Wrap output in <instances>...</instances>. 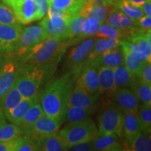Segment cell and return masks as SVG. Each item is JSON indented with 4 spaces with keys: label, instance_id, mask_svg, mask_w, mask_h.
<instances>
[{
    "label": "cell",
    "instance_id": "cell-1",
    "mask_svg": "<svg viewBox=\"0 0 151 151\" xmlns=\"http://www.w3.org/2000/svg\"><path fill=\"white\" fill-rule=\"evenodd\" d=\"M75 79L74 74L69 71L47 85L39 96L45 115L64 120Z\"/></svg>",
    "mask_w": 151,
    "mask_h": 151
},
{
    "label": "cell",
    "instance_id": "cell-2",
    "mask_svg": "<svg viewBox=\"0 0 151 151\" xmlns=\"http://www.w3.org/2000/svg\"><path fill=\"white\" fill-rule=\"evenodd\" d=\"M65 48V41L48 37L32 48L29 53L22 58V66L37 65L45 67L48 71H52Z\"/></svg>",
    "mask_w": 151,
    "mask_h": 151
},
{
    "label": "cell",
    "instance_id": "cell-3",
    "mask_svg": "<svg viewBox=\"0 0 151 151\" xmlns=\"http://www.w3.org/2000/svg\"><path fill=\"white\" fill-rule=\"evenodd\" d=\"M45 67L37 65H24L19 68L15 86L23 98L38 95V90L48 73Z\"/></svg>",
    "mask_w": 151,
    "mask_h": 151
},
{
    "label": "cell",
    "instance_id": "cell-4",
    "mask_svg": "<svg viewBox=\"0 0 151 151\" xmlns=\"http://www.w3.org/2000/svg\"><path fill=\"white\" fill-rule=\"evenodd\" d=\"M58 135L68 148L82 141L94 140L98 137V129L91 118L77 122H70L58 131Z\"/></svg>",
    "mask_w": 151,
    "mask_h": 151
},
{
    "label": "cell",
    "instance_id": "cell-5",
    "mask_svg": "<svg viewBox=\"0 0 151 151\" xmlns=\"http://www.w3.org/2000/svg\"><path fill=\"white\" fill-rule=\"evenodd\" d=\"M123 112L116 104L112 102L101 111L98 117V136L110 134L122 135Z\"/></svg>",
    "mask_w": 151,
    "mask_h": 151
},
{
    "label": "cell",
    "instance_id": "cell-6",
    "mask_svg": "<svg viewBox=\"0 0 151 151\" xmlns=\"http://www.w3.org/2000/svg\"><path fill=\"white\" fill-rule=\"evenodd\" d=\"M48 37L46 31L40 25L22 27L14 52L18 57L23 58L29 53L32 48L46 40Z\"/></svg>",
    "mask_w": 151,
    "mask_h": 151
},
{
    "label": "cell",
    "instance_id": "cell-7",
    "mask_svg": "<svg viewBox=\"0 0 151 151\" xmlns=\"http://www.w3.org/2000/svg\"><path fill=\"white\" fill-rule=\"evenodd\" d=\"M97 39L94 37L84 39L78 46L71 50L67 58V65L76 77H78L81 69L88 61L90 52Z\"/></svg>",
    "mask_w": 151,
    "mask_h": 151
},
{
    "label": "cell",
    "instance_id": "cell-8",
    "mask_svg": "<svg viewBox=\"0 0 151 151\" xmlns=\"http://www.w3.org/2000/svg\"><path fill=\"white\" fill-rule=\"evenodd\" d=\"M63 121L64 120L60 118L43 115L38 119L29 129L24 132L23 135L27 136L35 141L43 136L57 134L61 127Z\"/></svg>",
    "mask_w": 151,
    "mask_h": 151
},
{
    "label": "cell",
    "instance_id": "cell-9",
    "mask_svg": "<svg viewBox=\"0 0 151 151\" xmlns=\"http://www.w3.org/2000/svg\"><path fill=\"white\" fill-rule=\"evenodd\" d=\"M1 1L11 9L21 24H27L37 20L34 0H1Z\"/></svg>",
    "mask_w": 151,
    "mask_h": 151
},
{
    "label": "cell",
    "instance_id": "cell-10",
    "mask_svg": "<svg viewBox=\"0 0 151 151\" xmlns=\"http://www.w3.org/2000/svg\"><path fill=\"white\" fill-rule=\"evenodd\" d=\"M70 18L56 16H46L41 20L39 25L44 29L48 37H55L66 41L69 35L68 26Z\"/></svg>",
    "mask_w": 151,
    "mask_h": 151
},
{
    "label": "cell",
    "instance_id": "cell-11",
    "mask_svg": "<svg viewBox=\"0 0 151 151\" xmlns=\"http://www.w3.org/2000/svg\"><path fill=\"white\" fill-rule=\"evenodd\" d=\"M21 24H0V52H14L21 34Z\"/></svg>",
    "mask_w": 151,
    "mask_h": 151
},
{
    "label": "cell",
    "instance_id": "cell-12",
    "mask_svg": "<svg viewBox=\"0 0 151 151\" xmlns=\"http://www.w3.org/2000/svg\"><path fill=\"white\" fill-rule=\"evenodd\" d=\"M78 76L76 85L90 93H99L98 69L94 64L87 61Z\"/></svg>",
    "mask_w": 151,
    "mask_h": 151
},
{
    "label": "cell",
    "instance_id": "cell-13",
    "mask_svg": "<svg viewBox=\"0 0 151 151\" xmlns=\"http://www.w3.org/2000/svg\"><path fill=\"white\" fill-rule=\"evenodd\" d=\"M111 99L122 112L134 111L139 108V99L134 92L129 88H118L111 92Z\"/></svg>",
    "mask_w": 151,
    "mask_h": 151
},
{
    "label": "cell",
    "instance_id": "cell-14",
    "mask_svg": "<svg viewBox=\"0 0 151 151\" xmlns=\"http://www.w3.org/2000/svg\"><path fill=\"white\" fill-rule=\"evenodd\" d=\"M100 93H90L76 84L72 90L68 101V106H77L84 109H95Z\"/></svg>",
    "mask_w": 151,
    "mask_h": 151
},
{
    "label": "cell",
    "instance_id": "cell-15",
    "mask_svg": "<svg viewBox=\"0 0 151 151\" xmlns=\"http://www.w3.org/2000/svg\"><path fill=\"white\" fill-rule=\"evenodd\" d=\"M97 67H107L116 68L119 66L124 65L123 55L120 45L119 44L116 48L106 50L99 55L91 60H88Z\"/></svg>",
    "mask_w": 151,
    "mask_h": 151
},
{
    "label": "cell",
    "instance_id": "cell-16",
    "mask_svg": "<svg viewBox=\"0 0 151 151\" xmlns=\"http://www.w3.org/2000/svg\"><path fill=\"white\" fill-rule=\"evenodd\" d=\"M19 68L14 62H9L4 65L0 71V100L16 83Z\"/></svg>",
    "mask_w": 151,
    "mask_h": 151
},
{
    "label": "cell",
    "instance_id": "cell-17",
    "mask_svg": "<svg viewBox=\"0 0 151 151\" xmlns=\"http://www.w3.org/2000/svg\"><path fill=\"white\" fill-rule=\"evenodd\" d=\"M104 23L121 29H132L138 27L137 21L130 18L115 6L109 11Z\"/></svg>",
    "mask_w": 151,
    "mask_h": 151
},
{
    "label": "cell",
    "instance_id": "cell-18",
    "mask_svg": "<svg viewBox=\"0 0 151 151\" xmlns=\"http://www.w3.org/2000/svg\"><path fill=\"white\" fill-rule=\"evenodd\" d=\"M38 101H39V98L38 95L32 98H23L22 101L14 109L4 111L6 119L8 120L11 123L18 126L30 107L35 104L37 103Z\"/></svg>",
    "mask_w": 151,
    "mask_h": 151
},
{
    "label": "cell",
    "instance_id": "cell-19",
    "mask_svg": "<svg viewBox=\"0 0 151 151\" xmlns=\"http://www.w3.org/2000/svg\"><path fill=\"white\" fill-rule=\"evenodd\" d=\"M113 6L110 4H98L87 0L78 14L86 18H93L104 23L106 17Z\"/></svg>",
    "mask_w": 151,
    "mask_h": 151
},
{
    "label": "cell",
    "instance_id": "cell-20",
    "mask_svg": "<svg viewBox=\"0 0 151 151\" xmlns=\"http://www.w3.org/2000/svg\"><path fill=\"white\" fill-rule=\"evenodd\" d=\"M141 132L138 122L137 112H123L122 135L125 138L128 143L131 142Z\"/></svg>",
    "mask_w": 151,
    "mask_h": 151
},
{
    "label": "cell",
    "instance_id": "cell-21",
    "mask_svg": "<svg viewBox=\"0 0 151 151\" xmlns=\"http://www.w3.org/2000/svg\"><path fill=\"white\" fill-rule=\"evenodd\" d=\"M38 150L42 151H64L69 150L67 144L58 134H52L43 136L35 141Z\"/></svg>",
    "mask_w": 151,
    "mask_h": 151
},
{
    "label": "cell",
    "instance_id": "cell-22",
    "mask_svg": "<svg viewBox=\"0 0 151 151\" xmlns=\"http://www.w3.org/2000/svg\"><path fill=\"white\" fill-rule=\"evenodd\" d=\"M86 19L85 17L81 16L78 13L71 16L68 26L69 35L67 41H65L66 48L81 42V37L82 35L83 24Z\"/></svg>",
    "mask_w": 151,
    "mask_h": 151
},
{
    "label": "cell",
    "instance_id": "cell-23",
    "mask_svg": "<svg viewBox=\"0 0 151 151\" xmlns=\"http://www.w3.org/2000/svg\"><path fill=\"white\" fill-rule=\"evenodd\" d=\"M94 150L120 151L123 150L120 138L117 134L98 136L93 140Z\"/></svg>",
    "mask_w": 151,
    "mask_h": 151
},
{
    "label": "cell",
    "instance_id": "cell-24",
    "mask_svg": "<svg viewBox=\"0 0 151 151\" xmlns=\"http://www.w3.org/2000/svg\"><path fill=\"white\" fill-rule=\"evenodd\" d=\"M119 44L122 48L124 65L132 74L136 76H139L143 63L138 59L129 50L125 40H120Z\"/></svg>",
    "mask_w": 151,
    "mask_h": 151
},
{
    "label": "cell",
    "instance_id": "cell-25",
    "mask_svg": "<svg viewBox=\"0 0 151 151\" xmlns=\"http://www.w3.org/2000/svg\"><path fill=\"white\" fill-rule=\"evenodd\" d=\"M99 78V92L100 94L112 92L115 90L113 68L97 67Z\"/></svg>",
    "mask_w": 151,
    "mask_h": 151
},
{
    "label": "cell",
    "instance_id": "cell-26",
    "mask_svg": "<svg viewBox=\"0 0 151 151\" xmlns=\"http://www.w3.org/2000/svg\"><path fill=\"white\" fill-rule=\"evenodd\" d=\"M115 89L131 88L132 83L137 78L128 71L124 65H121L113 69Z\"/></svg>",
    "mask_w": 151,
    "mask_h": 151
},
{
    "label": "cell",
    "instance_id": "cell-27",
    "mask_svg": "<svg viewBox=\"0 0 151 151\" xmlns=\"http://www.w3.org/2000/svg\"><path fill=\"white\" fill-rule=\"evenodd\" d=\"M135 29V28H134ZM132 29H121L113 27L106 23H102L100 26L95 37L97 38H113V39H126L131 37L133 32Z\"/></svg>",
    "mask_w": 151,
    "mask_h": 151
},
{
    "label": "cell",
    "instance_id": "cell-28",
    "mask_svg": "<svg viewBox=\"0 0 151 151\" xmlns=\"http://www.w3.org/2000/svg\"><path fill=\"white\" fill-rule=\"evenodd\" d=\"M95 109H84L77 106H68L66 110L64 120L68 123L83 121L90 118Z\"/></svg>",
    "mask_w": 151,
    "mask_h": 151
},
{
    "label": "cell",
    "instance_id": "cell-29",
    "mask_svg": "<svg viewBox=\"0 0 151 151\" xmlns=\"http://www.w3.org/2000/svg\"><path fill=\"white\" fill-rule=\"evenodd\" d=\"M43 115L45 114L42 109V107L40 104V102L38 101L37 103L35 104L30 107L27 112L24 116L23 118L22 119L21 122H20L18 126L21 128L24 133V132L29 129L38 119L42 117Z\"/></svg>",
    "mask_w": 151,
    "mask_h": 151
},
{
    "label": "cell",
    "instance_id": "cell-30",
    "mask_svg": "<svg viewBox=\"0 0 151 151\" xmlns=\"http://www.w3.org/2000/svg\"><path fill=\"white\" fill-rule=\"evenodd\" d=\"M120 39L113 38H97L94 41L91 51L90 52L88 60H91L99 55L106 50L116 48L120 43Z\"/></svg>",
    "mask_w": 151,
    "mask_h": 151
},
{
    "label": "cell",
    "instance_id": "cell-31",
    "mask_svg": "<svg viewBox=\"0 0 151 151\" xmlns=\"http://www.w3.org/2000/svg\"><path fill=\"white\" fill-rule=\"evenodd\" d=\"M137 77L132 85V90L142 104L151 106V85L143 83L139 77L137 80Z\"/></svg>",
    "mask_w": 151,
    "mask_h": 151
},
{
    "label": "cell",
    "instance_id": "cell-32",
    "mask_svg": "<svg viewBox=\"0 0 151 151\" xmlns=\"http://www.w3.org/2000/svg\"><path fill=\"white\" fill-rule=\"evenodd\" d=\"M23 99L22 94L17 89L15 84L0 100V106L4 111L14 109Z\"/></svg>",
    "mask_w": 151,
    "mask_h": 151
},
{
    "label": "cell",
    "instance_id": "cell-33",
    "mask_svg": "<svg viewBox=\"0 0 151 151\" xmlns=\"http://www.w3.org/2000/svg\"><path fill=\"white\" fill-rule=\"evenodd\" d=\"M137 118L141 132L146 135H150L151 132V108L142 104L137 110Z\"/></svg>",
    "mask_w": 151,
    "mask_h": 151
},
{
    "label": "cell",
    "instance_id": "cell-34",
    "mask_svg": "<svg viewBox=\"0 0 151 151\" xmlns=\"http://www.w3.org/2000/svg\"><path fill=\"white\" fill-rule=\"evenodd\" d=\"M87 0H48L50 5L72 14L79 12Z\"/></svg>",
    "mask_w": 151,
    "mask_h": 151
},
{
    "label": "cell",
    "instance_id": "cell-35",
    "mask_svg": "<svg viewBox=\"0 0 151 151\" xmlns=\"http://www.w3.org/2000/svg\"><path fill=\"white\" fill-rule=\"evenodd\" d=\"M113 6L116 7L123 14L127 15L135 21H138L141 17L144 16L141 8L132 5L127 0H117Z\"/></svg>",
    "mask_w": 151,
    "mask_h": 151
},
{
    "label": "cell",
    "instance_id": "cell-36",
    "mask_svg": "<svg viewBox=\"0 0 151 151\" xmlns=\"http://www.w3.org/2000/svg\"><path fill=\"white\" fill-rule=\"evenodd\" d=\"M23 135V132L19 126L13 123L0 125V141H9L18 139Z\"/></svg>",
    "mask_w": 151,
    "mask_h": 151
},
{
    "label": "cell",
    "instance_id": "cell-37",
    "mask_svg": "<svg viewBox=\"0 0 151 151\" xmlns=\"http://www.w3.org/2000/svg\"><path fill=\"white\" fill-rule=\"evenodd\" d=\"M128 144L129 150L132 151H150L151 150L150 136L144 134L142 132Z\"/></svg>",
    "mask_w": 151,
    "mask_h": 151
},
{
    "label": "cell",
    "instance_id": "cell-38",
    "mask_svg": "<svg viewBox=\"0 0 151 151\" xmlns=\"http://www.w3.org/2000/svg\"><path fill=\"white\" fill-rule=\"evenodd\" d=\"M102 23L93 18H87L84 22L83 33L81 37V41L88 38L95 37L100 26Z\"/></svg>",
    "mask_w": 151,
    "mask_h": 151
},
{
    "label": "cell",
    "instance_id": "cell-39",
    "mask_svg": "<svg viewBox=\"0 0 151 151\" xmlns=\"http://www.w3.org/2000/svg\"><path fill=\"white\" fill-rule=\"evenodd\" d=\"M20 22L7 5L2 1L0 2V24H16Z\"/></svg>",
    "mask_w": 151,
    "mask_h": 151
},
{
    "label": "cell",
    "instance_id": "cell-40",
    "mask_svg": "<svg viewBox=\"0 0 151 151\" xmlns=\"http://www.w3.org/2000/svg\"><path fill=\"white\" fill-rule=\"evenodd\" d=\"M16 151H38V147L32 139L27 136L22 135L19 139Z\"/></svg>",
    "mask_w": 151,
    "mask_h": 151
},
{
    "label": "cell",
    "instance_id": "cell-41",
    "mask_svg": "<svg viewBox=\"0 0 151 151\" xmlns=\"http://www.w3.org/2000/svg\"><path fill=\"white\" fill-rule=\"evenodd\" d=\"M126 43H127L128 48H129V50L133 52V54L137 57V58L140 60L141 62H142L143 63H145V62H151V60L148 58V56L147 55V54L143 50H141V49L139 48L137 45H136L135 43L130 42V41L125 40Z\"/></svg>",
    "mask_w": 151,
    "mask_h": 151
},
{
    "label": "cell",
    "instance_id": "cell-42",
    "mask_svg": "<svg viewBox=\"0 0 151 151\" xmlns=\"http://www.w3.org/2000/svg\"><path fill=\"white\" fill-rule=\"evenodd\" d=\"M35 1L36 11H37V20H41L46 16L48 13L49 4L48 0H34Z\"/></svg>",
    "mask_w": 151,
    "mask_h": 151
},
{
    "label": "cell",
    "instance_id": "cell-43",
    "mask_svg": "<svg viewBox=\"0 0 151 151\" xmlns=\"http://www.w3.org/2000/svg\"><path fill=\"white\" fill-rule=\"evenodd\" d=\"M139 78L145 83L151 85V65L150 62H147L143 63L141 68Z\"/></svg>",
    "mask_w": 151,
    "mask_h": 151
},
{
    "label": "cell",
    "instance_id": "cell-44",
    "mask_svg": "<svg viewBox=\"0 0 151 151\" xmlns=\"http://www.w3.org/2000/svg\"><path fill=\"white\" fill-rule=\"evenodd\" d=\"M71 151H92L94 150L93 140L85 141L73 145L69 149Z\"/></svg>",
    "mask_w": 151,
    "mask_h": 151
},
{
    "label": "cell",
    "instance_id": "cell-45",
    "mask_svg": "<svg viewBox=\"0 0 151 151\" xmlns=\"http://www.w3.org/2000/svg\"><path fill=\"white\" fill-rule=\"evenodd\" d=\"M19 139L20 137L9 141H0V151H16Z\"/></svg>",
    "mask_w": 151,
    "mask_h": 151
},
{
    "label": "cell",
    "instance_id": "cell-46",
    "mask_svg": "<svg viewBox=\"0 0 151 151\" xmlns=\"http://www.w3.org/2000/svg\"><path fill=\"white\" fill-rule=\"evenodd\" d=\"M137 26L144 30H150L151 28V17L143 16L137 21Z\"/></svg>",
    "mask_w": 151,
    "mask_h": 151
},
{
    "label": "cell",
    "instance_id": "cell-47",
    "mask_svg": "<svg viewBox=\"0 0 151 151\" xmlns=\"http://www.w3.org/2000/svg\"><path fill=\"white\" fill-rule=\"evenodd\" d=\"M141 8L142 9L144 16L151 17V0L147 1L144 4L142 5Z\"/></svg>",
    "mask_w": 151,
    "mask_h": 151
},
{
    "label": "cell",
    "instance_id": "cell-48",
    "mask_svg": "<svg viewBox=\"0 0 151 151\" xmlns=\"http://www.w3.org/2000/svg\"><path fill=\"white\" fill-rule=\"evenodd\" d=\"M128 2L132 4V5L135 6L137 7H141L142 6L143 4H144L148 0H127Z\"/></svg>",
    "mask_w": 151,
    "mask_h": 151
},
{
    "label": "cell",
    "instance_id": "cell-49",
    "mask_svg": "<svg viewBox=\"0 0 151 151\" xmlns=\"http://www.w3.org/2000/svg\"><path fill=\"white\" fill-rule=\"evenodd\" d=\"M6 118L4 113V111L1 108V106H0V125L6 123Z\"/></svg>",
    "mask_w": 151,
    "mask_h": 151
},
{
    "label": "cell",
    "instance_id": "cell-50",
    "mask_svg": "<svg viewBox=\"0 0 151 151\" xmlns=\"http://www.w3.org/2000/svg\"><path fill=\"white\" fill-rule=\"evenodd\" d=\"M90 1H91L92 3L98 4H109V0H90Z\"/></svg>",
    "mask_w": 151,
    "mask_h": 151
},
{
    "label": "cell",
    "instance_id": "cell-51",
    "mask_svg": "<svg viewBox=\"0 0 151 151\" xmlns=\"http://www.w3.org/2000/svg\"><path fill=\"white\" fill-rule=\"evenodd\" d=\"M116 1H117V0H109V4L114 6L115 3L116 2Z\"/></svg>",
    "mask_w": 151,
    "mask_h": 151
}]
</instances>
